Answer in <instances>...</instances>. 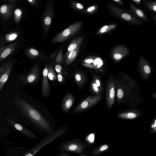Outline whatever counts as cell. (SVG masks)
<instances>
[{
  "label": "cell",
  "mask_w": 156,
  "mask_h": 156,
  "mask_svg": "<svg viewBox=\"0 0 156 156\" xmlns=\"http://www.w3.org/2000/svg\"><path fill=\"white\" fill-rule=\"evenodd\" d=\"M33 101L32 99L29 100L19 97H16L14 100L15 105L22 114L46 136L49 135L55 127L51 124L48 117Z\"/></svg>",
  "instance_id": "cell-1"
},
{
  "label": "cell",
  "mask_w": 156,
  "mask_h": 156,
  "mask_svg": "<svg viewBox=\"0 0 156 156\" xmlns=\"http://www.w3.org/2000/svg\"><path fill=\"white\" fill-rule=\"evenodd\" d=\"M67 131V127L66 126L62 125L56 127L50 135L44 137L36 145L30 149H27L23 156H34L42 147L48 144L56 138L64 135Z\"/></svg>",
  "instance_id": "cell-2"
},
{
  "label": "cell",
  "mask_w": 156,
  "mask_h": 156,
  "mask_svg": "<svg viewBox=\"0 0 156 156\" xmlns=\"http://www.w3.org/2000/svg\"><path fill=\"white\" fill-rule=\"evenodd\" d=\"M109 10L115 16L129 24L139 25L141 21L133 14L114 5H108Z\"/></svg>",
  "instance_id": "cell-3"
},
{
  "label": "cell",
  "mask_w": 156,
  "mask_h": 156,
  "mask_svg": "<svg viewBox=\"0 0 156 156\" xmlns=\"http://www.w3.org/2000/svg\"><path fill=\"white\" fill-rule=\"evenodd\" d=\"M82 25L81 21L76 22L69 26L56 35L52 39L51 43H55L64 41L77 34Z\"/></svg>",
  "instance_id": "cell-4"
},
{
  "label": "cell",
  "mask_w": 156,
  "mask_h": 156,
  "mask_svg": "<svg viewBox=\"0 0 156 156\" xmlns=\"http://www.w3.org/2000/svg\"><path fill=\"white\" fill-rule=\"evenodd\" d=\"M102 98L101 95L87 97L74 108L71 113L78 114L86 111L98 104Z\"/></svg>",
  "instance_id": "cell-5"
},
{
  "label": "cell",
  "mask_w": 156,
  "mask_h": 156,
  "mask_svg": "<svg viewBox=\"0 0 156 156\" xmlns=\"http://www.w3.org/2000/svg\"><path fill=\"white\" fill-rule=\"evenodd\" d=\"M86 147V146L82 142L71 140L63 141L58 146L60 151L79 154L84 152L83 150Z\"/></svg>",
  "instance_id": "cell-6"
},
{
  "label": "cell",
  "mask_w": 156,
  "mask_h": 156,
  "mask_svg": "<svg viewBox=\"0 0 156 156\" xmlns=\"http://www.w3.org/2000/svg\"><path fill=\"white\" fill-rule=\"evenodd\" d=\"M116 86L113 80L108 81L106 87V103L107 108L109 110L114 105L115 97Z\"/></svg>",
  "instance_id": "cell-7"
},
{
  "label": "cell",
  "mask_w": 156,
  "mask_h": 156,
  "mask_svg": "<svg viewBox=\"0 0 156 156\" xmlns=\"http://www.w3.org/2000/svg\"><path fill=\"white\" fill-rule=\"evenodd\" d=\"M6 119L9 123L23 135L31 139H39L38 136L23 125L9 118H6Z\"/></svg>",
  "instance_id": "cell-8"
},
{
  "label": "cell",
  "mask_w": 156,
  "mask_h": 156,
  "mask_svg": "<svg viewBox=\"0 0 156 156\" xmlns=\"http://www.w3.org/2000/svg\"><path fill=\"white\" fill-rule=\"evenodd\" d=\"M13 64L11 62H8L3 65L0 68V90L7 81L10 74Z\"/></svg>",
  "instance_id": "cell-9"
},
{
  "label": "cell",
  "mask_w": 156,
  "mask_h": 156,
  "mask_svg": "<svg viewBox=\"0 0 156 156\" xmlns=\"http://www.w3.org/2000/svg\"><path fill=\"white\" fill-rule=\"evenodd\" d=\"M48 65L46 64L42 72V80L41 86L42 96L44 98H48L50 92V86L48 80Z\"/></svg>",
  "instance_id": "cell-10"
},
{
  "label": "cell",
  "mask_w": 156,
  "mask_h": 156,
  "mask_svg": "<svg viewBox=\"0 0 156 156\" xmlns=\"http://www.w3.org/2000/svg\"><path fill=\"white\" fill-rule=\"evenodd\" d=\"M75 98L71 93H66L63 97L61 104V110L62 112L67 113L73 105Z\"/></svg>",
  "instance_id": "cell-11"
},
{
  "label": "cell",
  "mask_w": 156,
  "mask_h": 156,
  "mask_svg": "<svg viewBox=\"0 0 156 156\" xmlns=\"http://www.w3.org/2000/svg\"><path fill=\"white\" fill-rule=\"evenodd\" d=\"M129 53L128 48L123 45H119L115 47L112 52V56L114 60L118 61Z\"/></svg>",
  "instance_id": "cell-12"
},
{
  "label": "cell",
  "mask_w": 156,
  "mask_h": 156,
  "mask_svg": "<svg viewBox=\"0 0 156 156\" xmlns=\"http://www.w3.org/2000/svg\"><path fill=\"white\" fill-rule=\"evenodd\" d=\"M39 67L37 65L34 66L23 80L25 84H33L37 81L39 77Z\"/></svg>",
  "instance_id": "cell-13"
},
{
  "label": "cell",
  "mask_w": 156,
  "mask_h": 156,
  "mask_svg": "<svg viewBox=\"0 0 156 156\" xmlns=\"http://www.w3.org/2000/svg\"><path fill=\"white\" fill-rule=\"evenodd\" d=\"M139 68L142 78L146 80L151 73L150 66L146 59L141 55L139 57Z\"/></svg>",
  "instance_id": "cell-14"
},
{
  "label": "cell",
  "mask_w": 156,
  "mask_h": 156,
  "mask_svg": "<svg viewBox=\"0 0 156 156\" xmlns=\"http://www.w3.org/2000/svg\"><path fill=\"white\" fill-rule=\"evenodd\" d=\"M18 43V41H16L0 48V62L3 60L12 53L16 48Z\"/></svg>",
  "instance_id": "cell-15"
},
{
  "label": "cell",
  "mask_w": 156,
  "mask_h": 156,
  "mask_svg": "<svg viewBox=\"0 0 156 156\" xmlns=\"http://www.w3.org/2000/svg\"><path fill=\"white\" fill-rule=\"evenodd\" d=\"M129 3L131 11L133 14H134L136 17L141 19L145 21H148L147 16L142 10L138 9L130 2H129Z\"/></svg>",
  "instance_id": "cell-16"
},
{
  "label": "cell",
  "mask_w": 156,
  "mask_h": 156,
  "mask_svg": "<svg viewBox=\"0 0 156 156\" xmlns=\"http://www.w3.org/2000/svg\"><path fill=\"white\" fill-rule=\"evenodd\" d=\"M81 44H79L74 49L71 51L66 59L65 65L68 66L77 57L80 48Z\"/></svg>",
  "instance_id": "cell-17"
},
{
  "label": "cell",
  "mask_w": 156,
  "mask_h": 156,
  "mask_svg": "<svg viewBox=\"0 0 156 156\" xmlns=\"http://www.w3.org/2000/svg\"><path fill=\"white\" fill-rule=\"evenodd\" d=\"M83 40L82 36H80L73 39L70 43L66 54L65 58H66L70 52L75 49L79 44H81Z\"/></svg>",
  "instance_id": "cell-18"
},
{
  "label": "cell",
  "mask_w": 156,
  "mask_h": 156,
  "mask_svg": "<svg viewBox=\"0 0 156 156\" xmlns=\"http://www.w3.org/2000/svg\"><path fill=\"white\" fill-rule=\"evenodd\" d=\"M117 27L116 24L113 23L108 25H105L97 31L98 34H101L107 33L115 28Z\"/></svg>",
  "instance_id": "cell-19"
},
{
  "label": "cell",
  "mask_w": 156,
  "mask_h": 156,
  "mask_svg": "<svg viewBox=\"0 0 156 156\" xmlns=\"http://www.w3.org/2000/svg\"><path fill=\"white\" fill-rule=\"evenodd\" d=\"M109 145L107 144H103L95 149L92 152V155H97L106 151L108 149Z\"/></svg>",
  "instance_id": "cell-20"
},
{
  "label": "cell",
  "mask_w": 156,
  "mask_h": 156,
  "mask_svg": "<svg viewBox=\"0 0 156 156\" xmlns=\"http://www.w3.org/2000/svg\"><path fill=\"white\" fill-rule=\"evenodd\" d=\"M26 53L29 57L32 58H36L39 55V52L36 49L33 48L27 49L26 51Z\"/></svg>",
  "instance_id": "cell-21"
},
{
  "label": "cell",
  "mask_w": 156,
  "mask_h": 156,
  "mask_svg": "<svg viewBox=\"0 0 156 156\" xmlns=\"http://www.w3.org/2000/svg\"><path fill=\"white\" fill-rule=\"evenodd\" d=\"M18 34L17 32H15L6 34L5 36V41L6 42H9L14 41L17 37Z\"/></svg>",
  "instance_id": "cell-22"
},
{
  "label": "cell",
  "mask_w": 156,
  "mask_h": 156,
  "mask_svg": "<svg viewBox=\"0 0 156 156\" xmlns=\"http://www.w3.org/2000/svg\"><path fill=\"white\" fill-rule=\"evenodd\" d=\"M48 78L51 80L54 81L57 79L56 75L51 66H48Z\"/></svg>",
  "instance_id": "cell-23"
},
{
  "label": "cell",
  "mask_w": 156,
  "mask_h": 156,
  "mask_svg": "<svg viewBox=\"0 0 156 156\" xmlns=\"http://www.w3.org/2000/svg\"><path fill=\"white\" fill-rule=\"evenodd\" d=\"M98 7L97 5H94L88 7L85 10H83L82 12L83 13L90 14H93L97 10Z\"/></svg>",
  "instance_id": "cell-24"
},
{
  "label": "cell",
  "mask_w": 156,
  "mask_h": 156,
  "mask_svg": "<svg viewBox=\"0 0 156 156\" xmlns=\"http://www.w3.org/2000/svg\"><path fill=\"white\" fill-rule=\"evenodd\" d=\"M51 22V16L48 15L46 16L44 21V29L47 32L49 28Z\"/></svg>",
  "instance_id": "cell-25"
},
{
  "label": "cell",
  "mask_w": 156,
  "mask_h": 156,
  "mask_svg": "<svg viewBox=\"0 0 156 156\" xmlns=\"http://www.w3.org/2000/svg\"><path fill=\"white\" fill-rule=\"evenodd\" d=\"M145 5L147 8L156 12V1H146Z\"/></svg>",
  "instance_id": "cell-26"
},
{
  "label": "cell",
  "mask_w": 156,
  "mask_h": 156,
  "mask_svg": "<svg viewBox=\"0 0 156 156\" xmlns=\"http://www.w3.org/2000/svg\"><path fill=\"white\" fill-rule=\"evenodd\" d=\"M72 7L77 11H82L83 10L84 6L83 5L78 2H73L71 4Z\"/></svg>",
  "instance_id": "cell-27"
},
{
  "label": "cell",
  "mask_w": 156,
  "mask_h": 156,
  "mask_svg": "<svg viewBox=\"0 0 156 156\" xmlns=\"http://www.w3.org/2000/svg\"><path fill=\"white\" fill-rule=\"evenodd\" d=\"M22 11L19 9H16L14 11V19L16 23H18L20 22L22 17Z\"/></svg>",
  "instance_id": "cell-28"
},
{
  "label": "cell",
  "mask_w": 156,
  "mask_h": 156,
  "mask_svg": "<svg viewBox=\"0 0 156 156\" xmlns=\"http://www.w3.org/2000/svg\"><path fill=\"white\" fill-rule=\"evenodd\" d=\"M118 116L119 117L121 118L133 119L136 117V115L134 113L129 112L128 113H123L119 114L118 115Z\"/></svg>",
  "instance_id": "cell-29"
},
{
  "label": "cell",
  "mask_w": 156,
  "mask_h": 156,
  "mask_svg": "<svg viewBox=\"0 0 156 156\" xmlns=\"http://www.w3.org/2000/svg\"><path fill=\"white\" fill-rule=\"evenodd\" d=\"M62 50L60 49L56 57L55 61L56 63H61L62 62Z\"/></svg>",
  "instance_id": "cell-30"
},
{
  "label": "cell",
  "mask_w": 156,
  "mask_h": 156,
  "mask_svg": "<svg viewBox=\"0 0 156 156\" xmlns=\"http://www.w3.org/2000/svg\"><path fill=\"white\" fill-rule=\"evenodd\" d=\"M0 11L2 14L5 16L9 13V8L7 5H4L1 7Z\"/></svg>",
  "instance_id": "cell-31"
},
{
  "label": "cell",
  "mask_w": 156,
  "mask_h": 156,
  "mask_svg": "<svg viewBox=\"0 0 156 156\" xmlns=\"http://www.w3.org/2000/svg\"><path fill=\"white\" fill-rule=\"evenodd\" d=\"M91 88L94 93L97 95H101L100 91L98 87L97 86L95 83L94 82L92 83Z\"/></svg>",
  "instance_id": "cell-32"
},
{
  "label": "cell",
  "mask_w": 156,
  "mask_h": 156,
  "mask_svg": "<svg viewBox=\"0 0 156 156\" xmlns=\"http://www.w3.org/2000/svg\"><path fill=\"white\" fill-rule=\"evenodd\" d=\"M95 135L94 133L88 135L86 137V140L90 144H93L94 140Z\"/></svg>",
  "instance_id": "cell-33"
},
{
  "label": "cell",
  "mask_w": 156,
  "mask_h": 156,
  "mask_svg": "<svg viewBox=\"0 0 156 156\" xmlns=\"http://www.w3.org/2000/svg\"><path fill=\"white\" fill-rule=\"evenodd\" d=\"M75 78L76 81L77 82V83L79 84V85L81 84H81H82L81 80L82 79V78L80 75L79 73H77L75 76Z\"/></svg>",
  "instance_id": "cell-34"
},
{
  "label": "cell",
  "mask_w": 156,
  "mask_h": 156,
  "mask_svg": "<svg viewBox=\"0 0 156 156\" xmlns=\"http://www.w3.org/2000/svg\"><path fill=\"white\" fill-rule=\"evenodd\" d=\"M55 69L56 72L58 73L62 74V73L61 72L62 71V67L58 64L56 65L55 67Z\"/></svg>",
  "instance_id": "cell-35"
},
{
  "label": "cell",
  "mask_w": 156,
  "mask_h": 156,
  "mask_svg": "<svg viewBox=\"0 0 156 156\" xmlns=\"http://www.w3.org/2000/svg\"><path fill=\"white\" fill-rule=\"evenodd\" d=\"M65 151H60L58 153H57V155L58 156H70V154L66 153Z\"/></svg>",
  "instance_id": "cell-36"
},
{
  "label": "cell",
  "mask_w": 156,
  "mask_h": 156,
  "mask_svg": "<svg viewBox=\"0 0 156 156\" xmlns=\"http://www.w3.org/2000/svg\"><path fill=\"white\" fill-rule=\"evenodd\" d=\"M57 80L58 82H61L63 80V77L62 74L61 73H58L57 76Z\"/></svg>",
  "instance_id": "cell-37"
},
{
  "label": "cell",
  "mask_w": 156,
  "mask_h": 156,
  "mask_svg": "<svg viewBox=\"0 0 156 156\" xmlns=\"http://www.w3.org/2000/svg\"><path fill=\"white\" fill-rule=\"evenodd\" d=\"M83 65L85 67H89L91 68H94L93 66L90 63H84L83 64Z\"/></svg>",
  "instance_id": "cell-38"
},
{
  "label": "cell",
  "mask_w": 156,
  "mask_h": 156,
  "mask_svg": "<svg viewBox=\"0 0 156 156\" xmlns=\"http://www.w3.org/2000/svg\"><path fill=\"white\" fill-rule=\"evenodd\" d=\"M116 3L122 6H124V3L122 0H113Z\"/></svg>",
  "instance_id": "cell-39"
},
{
  "label": "cell",
  "mask_w": 156,
  "mask_h": 156,
  "mask_svg": "<svg viewBox=\"0 0 156 156\" xmlns=\"http://www.w3.org/2000/svg\"><path fill=\"white\" fill-rule=\"evenodd\" d=\"M84 62L88 63H91L94 62V60L92 59H88L84 60Z\"/></svg>",
  "instance_id": "cell-40"
},
{
  "label": "cell",
  "mask_w": 156,
  "mask_h": 156,
  "mask_svg": "<svg viewBox=\"0 0 156 156\" xmlns=\"http://www.w3.org/2000/svg\"><path fill=\"white\" fill-rule=\"evenodd\" d=\"M95 83L97 86L99 87H100L101 85V83L99 80L98 79H97L95 80Z\"/></svg>",
  "instance_id": "cell-41"
},
{
  "label": "cell",
  "mask_w": 156,
  "mask_h": 156,
  "mask_svg": "<svg viewBox=\"0 0 156 156\" xmlns=\"http://www.w3.org/2000/svg\"><path fill=\"white\" fill-rule=\"evenodd\" d=\"M32 5L35 4L36 2V0H27Z\"/></svg>",
  "instance_id": "cell-42"
},
{
  "label": "cell",
  "mask_w": 156,
  "mask_h": 156,
  "mask_svg": "<svg viewBox=\"0 0 156 156\" xmlns=\"http://www.w3.org/2000/svg\"><path fill=\"white\" fill-rule=\"evenodd\" d=\"M133 1V2H135L136 4H137L139 5L140 4V0H131Z\"/></svg>",
  "instance_id": "cell-43"
},
{
  "label": "cell",
  "mask_w": 156,
  "mask_h": 156,
  "mask_svg": "<svg viewBox=\"0 0 156 156\" xmlns=\"http://www.w3.org/2000/svg\"><path fill=\"white\" fill-rule=\"evenodd\" d=\"M57 51L54 52L53 54H52L51 55V58L52 59H53L54 58H55V57L57 53Z\"/></svg>",
  "instance_id": "cell-44"
},
{
  "label": "cell",
  "mask_w": 156,
  "mask_h": 156,
  "mask_svg": "<svg viewBox=\"0 0 156 156\" xmlns=\"http://www.w3.org/2000/svg\"><path fill=\"white\" fill-rule=\"evenodd\" d=\"M79 156H88V155H87V154H79Z\"/></svg>",
  "instance_id": "cell-45"
},
{
  "label": "cell",
  "mask_w": 156,
  "mask_h": 156,
  "mask_svg": "<svg viewBox=\"0 0 156 156\" xmlns=\"http://www.w3.org/2000/svg\"><path fill=\"white\" fill-rule=\"evenodd\" d=\"M154 20L156 21V15L154 16Z\"/></svg>",
  "instance_id": "cell-46"
},
{
  "label": "cell",
  "mask_w": 156,
  "mask_h": 156,
  "mask_svg": "<svg viewBox=\"0 0 156 156\" xmlns=\"http://www.w3.org/2000/svg\"><path fill=\"white\" fill-rule=\"evenodd\" d=\"M154 126L155 127H156V121H155V123Z\"/></svg>",
  "instance_id": "cell-47"
},
{
  "label": "cell",
  "mask_w": 156,
  "mask_h": 156,
  "mask_svg": "<svg viewBox=\"0 0 156 156\" xmlns=\"http://www.w3.org/2000/svg\"></svg>",
  "instance_id": "cell-48"
}]
</instances>
